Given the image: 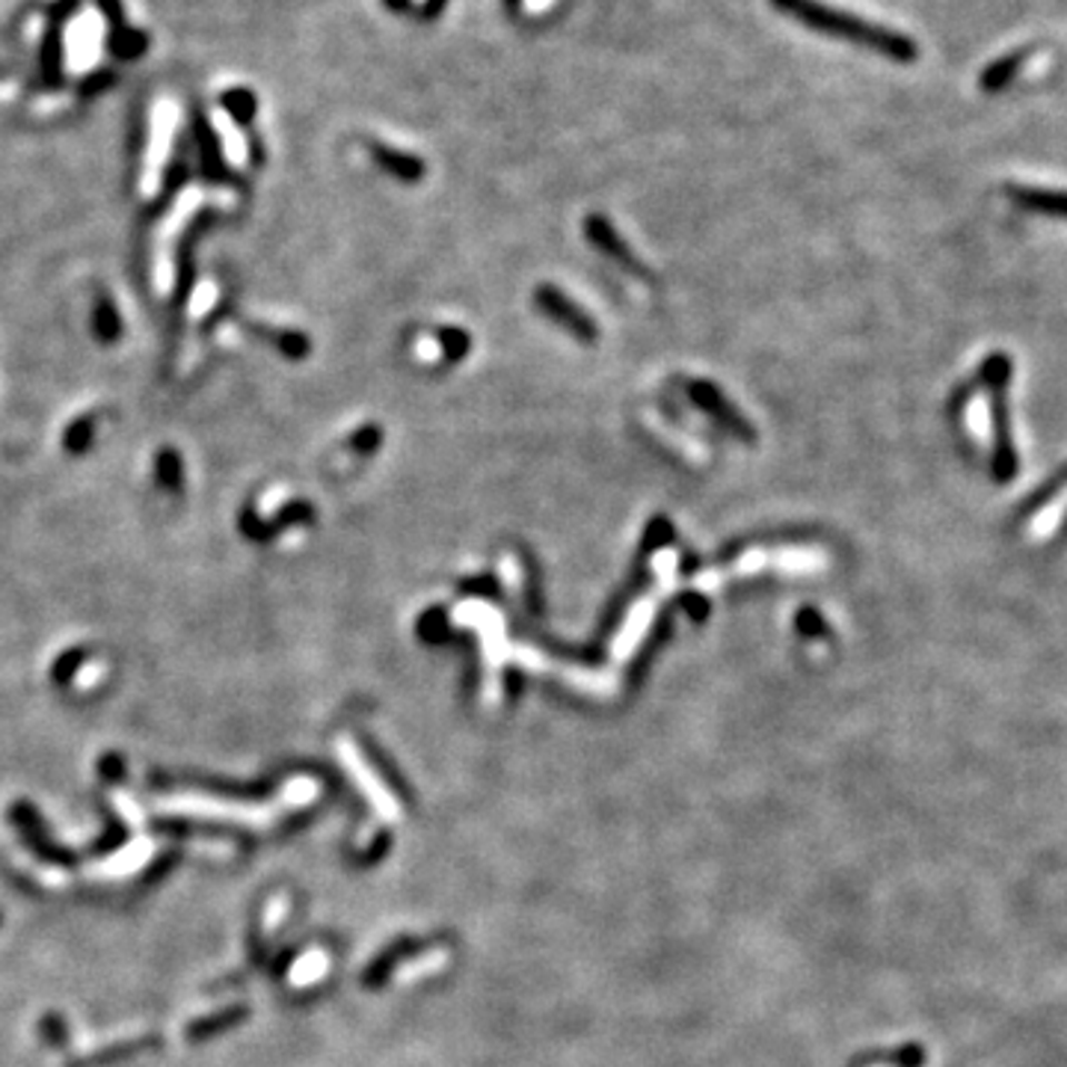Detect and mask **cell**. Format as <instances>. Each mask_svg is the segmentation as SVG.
Segmentation results:
<instances>
[{"instance_id": "1", "label": "cell", "mask_w": 1067, "mask_h": 1067, "mask_svg": "<svg viewBox=\"0 0 1067 1067\" xmlns=\"http://www.w3.org/2000/svg\"><path fill=\"white\" fill-rule=\"evenodd\" d=\"M771 7L783 16L794 18L798 24L812 30V33L842 39L866 51L881 53L892 62H913L919 57V45L908 33L890 30V27L875 24L869 18H860L846 9L828 7L821 0H771Z\"/></svg>"}, {"instance_id": "2", "label": "cell", "mask_w": 1067, "mask_h": 1067, "mask_svg": "<svg viewBox=\"0 0 1067 1067\" xmlns=\"http://www.w3.org/2000/svg\"><path fill=\"white\" fill-rule=\"evenodd\" d=\"M981 386L990 392V418H994V481L1011 484L1017 475V451L1011 439L1008 418V383H1011V359L1006 354H990L979 371Z\"/></svg>"}, {"instance_id": "3", "label": "cell", "mask_w": 1067, "mask_h": 1067, "mask_svg": "<svg viewBox=\"0 0 1067 1067\" xmlns=\"http://www.w3.org/2000/svg\"><path fill=\"white\" fill-rule=\"evenodd\" d=\"M1006 196L1017 208L1029 214H1041L1053 220H1067V190H1053V187H1033V185H1008Z\"/></svg>"}, {"instance_id": "4", "label": "cell", "mask_w": 1067, "mask_h": 1067, "mask_svg": "<svg viewBox=\"0 0 1067 1067\" xmlns=\"http://www.w3.org/2000/svg\"><path fill=\"white\" fill-rule=\"evenodd\" d=\"M98 7H101V12L107 16V21H110V39H107L110 51H113L119 60H137V57L146 51V42H149L146 33H137V30L125 24V12L119 0H98Z\"/></svg>"}, {"instance_id": "5", "label": "cell", "mask_w": 1067, "mask_h": 1067, "mask_svg": "<svg viewBox=\"0 0 1067 1067\" xmlns=\"http://www.w3.org/2000/svg\"><path fill=\"white\" fill-rule=\"evenodd\" d=\"M368 151L388 176L401 178V181H418L424 176V164L409 151L392 149V146H383V142H368Z\"/></svg>"}, {"instance_id": "6", "label": "cell", "mask_w": 1067, "mask_h": 1067, "mask_svg": "<svg viewBox=\"0 0 1067 1067\" xmlns=\"http://www.w3.org/2000/svg\"><path fill=\"white\" fill-rule=\"evenodd\" d=\"M1029 57H1033L1029 48H1024V51H1011L1006 53V57H997V60L988 62L985 71H981L979 87L985 89V92H1002V89H1006L1008 83L1020 75V69H1024V62L1029 60Z\"/></svg>"}, {"instance_id": "7", "label": "cell", "mask_w": 1067, "mask_h": 1067, "mask_svg": "<svg viewBox=\"0 0 1067 1067\" xmlns=\"http://www.w3.org/2000/svg\"><path fill=\"white\" fill-rule=\"evenodd\" d=\"M39 66H42V80L48 87H60L62 83V33L60 24L51 21L45 30L42 51H39Z\"/></svg>"}, {"instance_id": "8", "label": "cell", "mask_w": 1067, "mask_h": 1067, "mask_svg": "<svg viewBox=\"0 0 1067 1067\" xmlns=\"http://www.w3.org/2000/svg\"><path fill=\"white\" fill-rule=\"evenodd\" d=\"M540 303L546 306L549 315H552V318L564 320L566 327H573L575 333H579V336L591 338V333H587V329H591V327H587V320H584L582 315H579V312H573V306H566V303L561 300V297H557L555 292H543V294H540Z\"/></svg>"}, {"instance_id": "9", "label": "cell", "mask_w": 1067, "mask_h": 1067, "mask_svg": "<svg viewBox=\"0 0 1067 1067\" xmlns=\"http://www.w3.org/2000/svg\"><path fill=\"white\" fill-rule=\"evenodd\" d=\"M223 107L229 110L235 122H249L256 113V96L249 89H229L223 92Z\"/></svg>"}, {"instance_id": "10", "label": "cell", "mask_w": 1067, "mask_h": 1067, "mask_svg": "<svg viewBox=\"0 0 1067 1067\" xmlns=\"http://www.w3.org/2000/svg\"><path fill=\"white\" fill-rule=\"evenodd\" d=\"M1067 484V466H1061L1059 472H1056V477H1053L1050 484L1047 486H1041V490H1035V495H1033V502L1026 504V511H1038V507H1041L1044 502H1050V495H1056L1061 490V486Z\"/></svg>"}, {"instance_id": "11", "label": "cell", "mask_w": 1067, "mask_h": 1067, "mask_svg": "<svg viewBox=\"0 0 1067 1067\" xmlns=\"http://www.w3.org/2000/svg\"><path fill=\"white\" fill-rule=\"evenodd\" d=\"M445 7H448V0H427L422 7V18L424 21H436L445 12Z\"/></svg>"}, {"instance_id": "12", "label": "cell", "mask_w": 1067, "mask_h": 1067, "mask_svg": "<svg viewBox=\"0 0 1067 1067\" xmlns=\"http://www.w3.org/2000/svg\"><path fill=\"white\" fill-rule=\"evenodd\" d=\"M386 3L388 12H409L413 9V0H383Z\"/></svg>"}, {"instance_id": "13", "label": "cell", "mask_w": 1067, "mask_h": 1067, "mask_svg": "<svg viewBox=\"0 0 1067 1067\" xmlns=\"http://www.w3.org/2000/svg\"><path fill=\"white\" fill-rule=\"evenodd\" d=\"M504 9H507L511 16H516V12L522 9V0H504Z\"/></svg>"}]
</instances>
